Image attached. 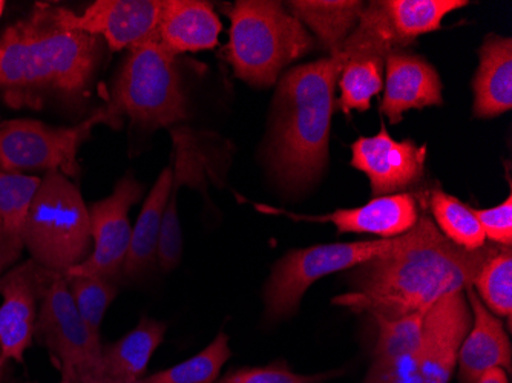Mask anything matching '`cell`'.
I'll use <instances>...</instances> for the list:
<instances>
[{
    "instance_id": "obj_1",
    "label": "cell",
    "mask_w": 512,
    "mask_h": 383,
    "mask_svg": "<svg viewBox=\"0 0 512 383\" xmlns=\"http://www.w3.org/2000/svg\"><path fill=\"white\" fill-rule=\"evenodd\" d=\"M496 244L476 252L460 249L437 229L428 213L401 243L352 269L350 287L332 299L333 305L373 319H398L425 313L439 299L473 285Z\"/></svg>"
},
{
    "instance_id": "obj_2",
    "label": "cell",
    "mask_w": 512,
    "mask_h": 383,
    "mask_svg": "<svg viewBox=\"0 0 512 383\" xmlns=\"http://www.w3.org/2000/svg\"><path fill=\"white\" fill-rule=\"evenodd\" d=\"M100 56V40L62 27L56 7L37 4L0 36V91L13 108H40L46 95L85 94Z\"/></svg>"
},
{
    "instance_id": "obj_3",
    "label": "cell",
    "mask_w": 512,
    "mask_h": 383,
    "mask_svg": "<svg viewBox=\"0 0 512 383\" xmlns=\"http://www.w3.org/2000/svg\"><path fill=\"white\" fill-rule=\"evenodd\" d=\"M347 57L341 48L335 56L296 66L279 77L267 155L273 175L287 189H306L329 164L336 86Z\"/></svg>"
},
{
    "instance_id": "obj_4",
    "label": "cell",
    "mask_w": 512,
    "mask_h": 383,
    "mask_svg": "<svg viewBox=\"0 0 512 383\" xmlns=\"http://www.w3.org/2000/svg\"><path fill=\"white\" fill-rule=\"evenodd\" d=\"M224 11L230 19L224 57L249 85H275L286 66L315 46L312 34L281 2L238 0Z\"/></svg>"
},
{
    "instance_id": "obj_5",
    "label": "cell",
    "mask_w": 512,
    "mask_h": 383,
    "mask_svg": "<svg viewBox=\"0 0 512 383\" xmlns=\"http://www.w3.org/2000/svg\"><path fill=\"white\" fill-rule=\"evenodd\" d=\"M22 243L36 264L62 275L91 255L89 209L62 172H46L40 181L23 223Z\"/></svg>"
},
{
    "instance_id": "obj_6",
    "label": "cell",
    "mask_w": 512,
    "mask_h": 383,
    "mask_svg": "<svg viewBox=\"0 0 512 383\" xmlns=\"http://www.w3.org/2000/svg\"><path fill=\"white\" fill-rule=\"evenodd\" d=\"M106 108L112 126L122 123V115L152 129L168 128L188 117L177 54L160 40L129 48Z\"/></svg>"
},
{
    "instance_id": "obj_7",
    "label": "cell",
    "mask_w": 512,
    "mask_h": 383,
    "mask_svg": "<svg viewBox=\"0 0 512 383\" xmlns=\"http://www.w3.org/2000/svg\"><path fill=\"white\" fill-rule=\"evenodd\" d=\"M34 338L69 383L102 380V341L83 321L62 273L43 269Z\"/></svg>"
},
{
    "instance_id": "obj_8",
    "label": "cell",
    "mask_w": 512,
    "mask_h": 383,
    "mask_svg": "<svg viewBox=\"0 0 512 383\" xmlns=\"http://www.w3.org/2000/svg\"><path fill=\"white\" fill-rule=\"evenodd\" d=\"M401 238L402 235L290 250L275 262L264 287L267 321H281L295 315L302 298L316 281L333 273L355 269L390 252L401 243Z\"/></svg>"
},
{
    "instance_id": "obj_9",
    "label": "cell",
    "mask_w": 512,
    "mask_h": 383,
    "mask_svg": "<svg viewBox=\"0 0 512 383\" xmlns=\"http://www.w3.org/2000/svg\"><path fill=\"white\" fill-rule=\"evenodd\" d=\"M471 324L463 290L444 296L425 315L421 347L396 361L371 364L362 383H450Z\"/></svg>"
},
{
    "instance_id": "obj_10",
    "label": "cell",
    "mask_w": 512,
    "mask_h": 383,
    "mask_svg": "<svg viewBox=\"0 0 512 383\" xmlns=\"http://www.w3.org/2000/svg\"><path fill=\"white\" fill-rule=\"evenodd\" d=\"M99 123L112 126L108 108L94 112L73 128H56L37 120H8L0 125V171H59L77 177V152Z\"/></svg>"
},
{
    "instance_id": "obj_11",
    "label": "cell",
    "mask_w": 512,
    "mask_h": 383,
    "mask_svg": "<svg viewBox=\"0 0 512 383\" xmlns=\"http://www.w3.org/2000/svg\"><path fill=\"white\" fill-rule=\"evenodd\" d=\"M142 195V184L128 175L117 183L108 198L92 204L89 209L91 255L80 266L66 272L65 276H102L112 281L122 276L132 239L129 210Z\"/></svg>"
},
{
    "instance_id": "obj_12",
    "label": "cell",
    "mask_w": 512,
    "mask_h": 383,
    "mask_svg": "<svg viewBox=\"0 0 512 383\" xmlns=\"http://www.w3.org/2000/svg\"><path fill=\"white\" fill-rule=\"evenodd\" d=\"M427 145L396 140L384 122L381 131L352 145V167L367 175L373 197L404 194L424 180Z\"/></svg>"
},
{
    "instance_id": "obj_13",
    "label": "cell",
    "mask_w": 512,
    "mask_h": 383,
    "mask_svg": "<svg viewBox=\"0 0 512 383\" xmlns=\"http://www.w3.org/2000/svg\"><path fill=\"white\" fill-rule=\"evenodd\" d=\"M161 0H99L82 16L56 7L62 27L105 37L112 50L158 40Z\"/></svg>"
},
{
    "instance_id": "obj_14",
    "label": "cell",
    "mask_w": 512,
    "mask_h": 383,
    "mask_svg": "<svg viewBox=\"0 0 512 383\" xmlns=\"http://www.w3.org/2000/svg\"><path fill=\"white\" fill-rule=\"evenodd\" d=\"M425 200L416 192L385 195L368 201L364 206L353 209H338L322 215H301L287 212L275 207L258 209L273 215H284L293 221H309V223H332L338 233H358V235L379 236L381 239L396 238L410 232L421 218Z\"/></svg>"
},
{
    "instance_id": "obj_15",
    "label": "cell",
    "mask_w": 512,
    "mask_h": 383,
    "mask_svg": "<svg viewBox=\"0 0 512 383\" xmlns=\"http://www.w3.org/2000/svg\"><path fill=\"white\" fill-rule=\"evenodd\" d=\"M42 267L33 259L0 276V361L25 362L36 331Z\"/></svg>"
},
{
    "instance_id": "obj_16",
    "label": "cell",
    "mask_w": 512,
    "mask_h": 383,
    "mask_svg": "<svg viewBox=\"0 0 512 383\" xmlns=\"http://www.w3.org/2000/svg\"><path fill=\"white\" fill-rule=\"evenodd\" d=\"M444 105V85L430 62L417 54L396 50L385 60L382 115L391 125L402 122L411 109Z\"/></svg>"
},
{
    "instance_id": "obj_17",
    "label": "cell",
    "mask_w": 512,
    "mask_h": 383,
    "mask_svg": "<svg viewBox=\"0 0 512 383\" xmlns=\"http://www.w3.org/2000/svg\"><path fill=\"white\" fill-rule=\"evenodd\" d=\"M463 293L470 304L473 324L457 356L459 383H476L491 368H502L511 373L512 345L503 322L482 304L473 285Z\"/></svg>"
},
{
    "instance_id": "obj_18",
    "label": "cell",
    "mask_w": 512,
    "mask_h": 383,
    "mask_svg": "<svg viewBox=\"0 0 512 383\" xmlns=\"http://www.w3.org/2000/svg\"><path fill=\"white\" fill-rule=\"evenodd\" d=\"M221 30L223 23L209 2L161 0L158 40L177 56L212 50Z\"/></svg>"
},
{
    "instance_id": "obj_19",
    "label": "cell",
    "mask_w": 512,
    "mask_h": 383,
    "mask_svg": "<svg viewBox=\"0 0 512 383\" xmlns=\"http://www.w3.org/2000/svg\"><path fill=\"white\" fill-rule=\"evenodd\" d=\"M473 114L494 118L512 108V40L488 34L479 51V68L473 79Z\"/></svg>"
},
{
    "instance_id": "obj_20",
    "label": "cell",
    "mask_w": 512,
    "mask_h": 383,
    "mask_svg": "<svg viewBox=\"0 0 512 383\" xmlns=\"http://www.w3.org/2000/svg\"><path fill=\"white\" fill-rule=\"evenodd\" d=\"M168 325L143 316L134 330L119 341L103 345L102 380L112 383H137L146 377L149 362L165 341Z\"/></svg>"
},
{
    "instance_id": "obj_21",
    "label": "cell",
    "mask_w": 512,
    "mask_h": 383,
    "mask_svg": "<svg viewBox=\"0 0 512 383\" xmlns=\"http://www.w3.org/2000/svg\"><path fill=\"white\" fill-rule=\"evenodd\" d=\"M284 5L330 56L341 51L365 8L364 2L356 0H295Z\"/></svg>"
},
{
    "instance_id": "obj_22",
    "label": "cell",
    "mask_w": 512,
    "mask_h": 383,
    "mask_svg": "<svg viewBox=\"0 0 512 383\" xmlns=\"http://www.w3.org/2000/svg\"><path fill=\"white\" fill-rule=\"evenodd\" d=\"M172 177H174L172 167L163 169L143 204L135 227H132L131 246L122 270V276L125 278H140L154 266V261L157 259L161 220L171 194Z\"/></svg>"
},
{
    "instance_id": "obj_23",
    "label": "cell",
    "mask_w": 512,
    "mask_h": 383,
    "mask_svg": "<svg viewBox=\"0 0 512 383\" xmlns=\"http://www.w3.org/2000/svg\"><path fill=\"white\" fill-rule=\"evenodd\" d=\"M467 0H382L391 31L399 46L442 28L448 14L467 7Z\"/></svg>"
},
{
    "instance_id": "obj_24",
    "label": "cell",
    "mask_w": 512,
    "mask_h": 383,
    "mask_svg": "<svg viewBox=\"0 0 512 383\" xmlns=\"http://www.w3.org/2000/svg\"><path fill=\"white\" fill-rule=\"evenodd\" d=\"M425 206L430 207L439 232L460 249L476 252L486 246L485 233L473 207L440 189L431 190Z\"/></svg>"
},
{
    "instance_id": "obj_25",
    "label": "cell",
    "mask_w": 512,
    "mask_h": 383,
    "mask_svg": "<svg viewBox=\"0 0 512 383\" xmlns=\"http://www.w3.org/2000/svg\"><path fill=\"white\" fill-rule=\"evenodd\" d=\"M482 304L497 318H506L508 330L512 319V252L511 247H497L486 259L473 281Z\"/></svg>"
},
{
    "instance_id": "obj_26",
    "label": "cell",
    "mask_w": 512,
    "mask_h": 383,
    "mask_svg": "<svg viewBox=\"0 0 512 383\" xmlns=\"http://www.w3.org/2000/svg\"><path fill=\"white\" fill-rule=\"evenodd\" d=\"M230 357L229 336L220 331L211 344L188 361L143 377L140 383H215Z\"/></svg>"
},
{
    "instance_id": "obj_27",
    "label": "cell",
    "mask_w": 512,
    "mask_h": 383,
    "mask_svg": "<svg viewBox=\"0 0 512 383\" xmlns=\"http://www.w3.org/2000/svg\"><path fill=\"white\" fill-rule=\"evenodd\" d=\"M425 313H413L398 319H375L378 338L373 348L371 364L396 361L421 347Z\"/></svg>"
},
{
    "instance_id": "obj_28",
    "label": "cell",
    "mask_w": 512,
    "mask_h": 383,
    "mask_svg": "<svg viewBox=\"0 0 512 383\" xmlns=\"http://www.w3.org/2000/svg\"><path fill=\"white\" fill-rule=\"evenodd\" d=\"M65 278L80 316L92 334L100 338L103 318L119 293V287L112 279L102 276L73 275Z\"/></svg>"
},
{
    "instance_id": "obj_29",
    "label": "cell",
    "mask_w": 512,
    "mask_h": 383,
    "mask_svg": "<svg viewBox=\"0 0 512 383\" xmlns=\"http://www.w3.org/2000/svg\"><path fill=\"white\" fill-rule=\"evenodd\" d=\"M42 178L0 171V220L22 243V227ZM23 244V243H22Z\"/></svg>"
},
{
    "instance_id": "obj_30",
    "label": "cell",
    "mask_w": 512,
    "mask_h": 383,
    "mask_svg": "<svg viewBox=\"0 0 512 383\" xmlns=\"http://www.w3.org/2000/svg\"><path fill=\"white\" fill-rule=\"evenodd\" d=\"M341 371L327 373L299 374L290 370L284 359L264 365V367H241L230 370L221 377L220 383H325L335 379Z\"/></svg>"
},
{
    "instance_id": "obj_31",
    "label": "cell",
    "mask_w": 512,
    "mask_h": 383,
    "mask_svg": "<svg viewBox=\"0 0 512 383\" xmlns=\"http://www.w3.org/2000/svg\"><path fill=\"white\" fill-rule=\"evenodd\" d=\"M482 226L485 238L496 246L511 247L512 244V194L499 206L491 209H473Z\"/></svg>"
},
{
    "instance_id": "obj_32",
    "label": "cell",
    "mask_w": 512,
    "mask_h": 383,
    "mask_svg": "<svg viewBox=\"0 0 512 383\" xmlns=\"http://www.w3.org/2000/svg\"><path fill=\"white\" fill-rule=\"evenodd\" d=\"M22 250L23 244L8 233L0 220V276L7 273V270L19 261Z\"/></svg>"
},
{
    "instance_id": "obj_33",
    "label": "cell",
    "mask_w": 512,
    "mask_h": 383,
    "mask_svg": "<svg viewBox=\"0 0 512 383\" xmlns=\"http://www.w3.org/2000/svg\"><path fill=\"white\" fill-rule=\"evenodd\" d=\"M476 383H509L508 373L502 368H491L477 379Z\"/></svg>"
},
{
    "instance_id": "obj_34",
    "label": "cell",
    "mask_w": 512,
    "mask_h": 383,
    "mask_svg": "<svg viewBox=\"0 0 512 383\" xmlns=\"http://www.w3.org/2000/svg\"><path fill=\"white\" fill-rule=\"evenodd\" d=\"M8 367L10 362L0 361V383H8Z\"/></svg>"
},
{
    "instance_id": "obj_35",
    "label": "cell",
    "mask_w": 512,
    "mask_h": 383,
    "mask_svg": "<svg viewBox=\"0 0 512 383\" xmlns=\"http://www.w3.org/2000/svg\"><path fill=\"white\" fill-rule=\"evenodd\" d=\"M4 8L5 2H2V0H0V16H2V13H4Z\"/></svg>"
},
{
    "instance_id": "obj_36",
    "label": "cell",
    "mask_w": 512,
    "mask_h": 383,
    "mask_svg": "<svg viewBox=\"0 0 512 383\" xmlns=\"http://www.w3.org/2000/svg\"><path fill=\"white\" fill-rule=\"evenodd\" d=\"M96 383H112V382H103V380H99V382H96ZM137 383H140V382H137Z\"/></svg>"
},
{
    "instance_id": "obj_37",
    "label": "cell",
    "mask_w": 512,
    "mask_h": 383,
    "mask_svg": "<svg viewBox=\"0 0 512 383\" xmlns=\"http://www.w3.org/2000/svg\"><path fill=\"white\" fill-rule=\"evenodd\" d=\"M60 383H69V382H65V380H60Z\"/></svg>"
}]
</instances>
